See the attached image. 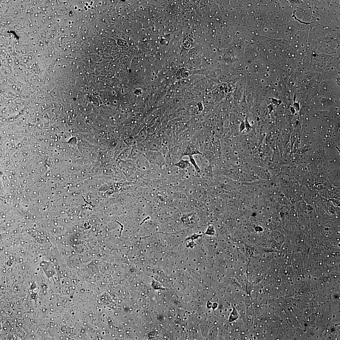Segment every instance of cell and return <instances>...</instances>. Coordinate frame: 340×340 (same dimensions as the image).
<instances>
[{
    "mask_svg": "<svg viewBox=\"0 0 340 340\" xmlns=\"http://www.w3.org/2000/svg\"><path fill=\"white\" fill-rule=\"evenodd\" d=\"M142 154L144 157L151 163L162 168L165 164L164 160L160 153L155 151H144Z\"/></svg>",
    "mask_w": 340,
    "mask_h": 340,
    "instance_id": "cell-1",
    "label": "cell"
},
{
    "mask_svg": "<svg viewBox=\"0 0 340 340\" xmlns=\"http://www.w3.org/2000/svg\"><path fill=\"white\" fill-rule=\"evenodd\" d=\"M41 266L48 278H53L56 274L55 269L52 264L50 262L44 261L41 262Z\"/></svg>",
    "mask_w": 340,
    "mask_h": 340,
    "instance_id": "cell-2",
    "label": "cell"
},
{
    "mask_svg": "<svg viewBox=\"0 0 340 340\" xmlns=\"http://www.w3.org/2000/svg\"><path fill=\"white\" fill-rule=\"evenodd\" d=\"M192 165L189 160L181 159L174 165L182 169H185L189 168Z\"/></svg>",
    "mask_w": 340,
    "mask_h": 340,
    "instance_id": "cell-3",
    "label": "cell"
},
{
    "mask_svg": "<svg viewBox=\"0 0 340 340\" xmlns=\"http://www.w3.org/2000/svg\"><path fill=\"white\" fill-rule=\"evenodd\" d=\"M147 131L146 130H142L140 132L138 133V135L137 136V138L136 140L138 142H141L143 141L146 138V134Z\"/></svg>",
    "mask_w": 340,
    "mask_h": 340,
    "instance_id": "cell-5",
    "label": "cell"
},
{
    "mask_svg": "<svg viewBox=\"0 0 340 340\" xmlns=\"http://www.w3.org/2000/svg\"><path fill=\"white\" fill-rule=\"evenodd\" d=\"M189 160L191 164L194 167L195 171L198 173H199L201 172V169L199 166L198 164L194 157L192 155L189 156Z\"/></svg>",
    "mask_w": 340,
    "mask_h": 340,
    "instance_id": "cell-4",
    "label": "cell"
}]
</instances>
